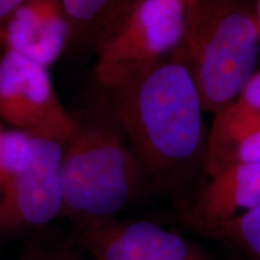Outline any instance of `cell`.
Instances as JSON below:
<instances>
[{"instance_id": "cell-1", "label": "cell", "mask_w": 260, "mask_h": 260, "mask_svg": "<svg viewBox=\"0 0 260 260\" xmlns=\"http://www.w3.org/2000/svg\"><path fill=\"white\" fill-rule=\"evenodd\" d=\"M98 89V103L121 128L149 186H175L203 162L205 110L193 75L181 58L172 54Z\"/></svg>"}, {"instance_id": "cell-2", "label": "cell", "mask_w": 260, "mask_h": 260, "mask_svg": "<svg viewBox=\"0 0 260 260\" xmlns=\"http://www.w3.org/2000/svg\"><path fill=\"white\" fill-rule=\"evenodd\" d=\"M60 161L61 216L115 217L149 187L128 140L100 103L75 116Z\"/></svg>"}, {"instance_id": "cell-3", "label": "cell", "mask_w": 260, "mask_h": 260, "mask_svg": "<svg viewBox=\"0 0 260 260\" xmlns=\"http://www.w3.org/2000/svg\"><path fill=\"white\" fill-rule=\"evenodd\" d=\"M260 25L251 0H198L175 56L193 75L205 112L236 99L256 71Z\"/></svg>"}, {"instance_id": "cell-4", "label": "cell", "mask_w": 260, "mask_h": 260, "mask_svg": "<svg viewBox=\"0 0 260 260\" xmlns=\"http://www.w3.org/2000/svg\"><path fill=\"white\" fill-rule=\"evenodd\" d=\"M197 2L134 0L94 44L98 88L112 86L176 53Z\"/></svg>"}, {"instance_id": "cell-5", "label": "cell", "mask_w": 260, "mask_h": 260, "mask_svg": "<svg viewBox=\"0 0 260 260\" xmlns=\"http://www.w3.org/2000/svg\"><path fill=\"white\" fill-rule=\"evenodd\" d=\"M0 119L63 145L76 124L58 99L48 68L12 51H0Z\"/></svg>"}, {"instance_id": "cell-6", "label": "cell", "mask_w": 260, "mask_h": 260, "mask_svg": "<svg viewBox=\"0 0 260 260\" xmlns=\"http://www.w3.org/2000/svg\"><path fill=\"white\" fill-rule=\"evenodd\" d=\"M63 144L31 136L28 161L0 193V235L44 226L61 216Z\"/></svg>"}, {"instance_id": "cell-7", "label": "cell", "mask_w": 260, "mask_h": 260, "mask_svg": "<svg viewBox=\"0 0 260 260\" xmlns=\"http://www.w3.org/2000/svg\"><path fill=\"white\" fill-rule=\"evenodd\" d=\"M77 242L94 260H213L197 243L148 220H87Z\"/></svg>"}, {"instance_id": "cell-8", "label": "cell", "mask_w": 260, "mask_h": 260, "mask_svg": "<svg viewBox=\"0 0 260 260\" xmlns=\"http://www.w3.org/2000/svg\"><path fill=\"white\" fill-rule=\"evenodd\" d=\"M70 44L61 0H25L0 27V51H12L50 68Z\"/></svg>"}, {"instance_id": "cell-9", "label": "cell", "mask_w": 260, "mask_h": 260, "mask_svg": "<svg viewBox=\"0 0 260 260\" xmlns=\"http://www.w3.org/2000/svg\"><path fill=\"white\" fill-rule=\"evenodd\" d=\"M188 212V222L211 233L260 204V162L233 164L211 175Z\"/></svg>"}, {"instance_id": "cell-10", "label": "cell", "mask_w": 260, "mask_h": 260, "mask_svg": "<svg viewBox=\"0 0 260 260\" xmlns=\"http://www.w3.org/2000/svg\"><path fill=\"white\" fill-rule=\"evenodd\" d=\"M260 129V71L253 75L236 99L214 113L203 159L210 171L237 141Z\"/></svg>"}, {"instance_id": "cell-11", "label": "cell", "mask_w": 260, "mask_h": 260, "mask_svg": "<svg viewBox=\"0 0 260 260\" xmlns=\"http://www.w3.org/2000/svg\"><path fill=\"white\" fill-rule=\"evenodd\" d=\"M134 0H61L70 23L71 50L94 46L98 38Z\"/></svg>"}, {"instance_id": "cell-12", "label": "cell", "mask_w": 260, "mask_h": 260, "mask_svg": "<svg viewBox=\"0 0 260 260\" xmlns=\"http://www.w3.org/2000/svg\"><path fill=\"white\" fill-rule=\"evenodd\" d=\"M209 236L239 249L251 260H260V204L219 226Z\"/></svg>"}, {"instance_id": "cell-13", "label": "cell", "mask_w": 260, "mask_h": 260, "mask_svg": "<svg viewBox=\"0 0 260 260\" xmlns=\"http://www.w3.org/2000/svg\"><path fill=\"white\" fill-rule=\"evenodd\" d=\"M30 152L31 135L16 129L0 133V193L28 161Z\"/></svg>"}, {"instance_id": "cell-14", "label": "cell", "mask_w": 260, "mask_h": 260, "mask_svg": "<svg viewBox=\"0 0 260 260\" xmlns=\"http://www.w3.org/2000/svg\"><path fill=\"white\" fill-rule=\"evenodd\" d=\"M241 162L243 164L260 162V129L247 135L228 149L220 160L210 171L206 172V176H211L229 165L241 164Z\"/></svg>"}, {"instance_id": "cell-15", "label": "cell", "mask_w": 260, "mask_h": 260, "mask_svg": "<svg viewBox=\"0 0 260 260\" xmlns=\"http://www.w3.org/2000/svg\"><path fill=\"white\" fill-rule=\"evenodd\" d=\"M21 260H80L73 252L65 248H32L27 249Z\"/></svg>"}, {"instance_id": "cell-16", "label": "cell", "mask_w": 260, "mask_h": 260, "mask_svg": "<svg viewBox=\"0 0 260 260\" xmlns=\"http://www.w3.org/2000/svg\"><path fill=\"white\" fill-rule=\"evenodd\" d=\"M24 2L25 0H0V27L6 21V18Z\"/></svg>"}, {"instance_id": "cell-17", "label": "cell", "mask_w": 260, "mask_h": 260, "mask_svg": "<svg viewBox=\"0 0 260 260\" xmlns=\"http://www.w3.org/2000/svg\"><path fill=\"white\" fill-rule=\"evenodd\" d=\"M256 16H258V22L260 25V0H256Z\"/></svg>"}, {"instance_id": "cell-18", "label": "cell", "mask_w": 260, "mask_h": 260, "mask_svg": "<svg viewBox=\"0 0 260 260\" xmlns=\"http://www.w3.org/2000/svg\"><path fill=\"white\" fill-rule=\"evenodd\" d=\"M3 130H4V129H3V126H2V123H0V133H2Z\"/></svg>"}]
</instances>
